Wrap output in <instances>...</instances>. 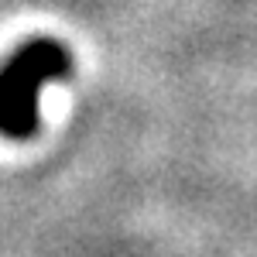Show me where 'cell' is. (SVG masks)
<instances>
[{"mask_svg": "<svg viewBox=\"0 0 257 257\" xmlns=\"http://www.w3.org/2000/svg\"><path fill=\"white\" fill-rule=\"evenodd\" d=\"M72 69L69 52L52 38H35L0 69V131L28 138L35 127V93L45 79Z\"/></svg>", "mask_w": 257, "mask_h": 257, "instance_id": "cell-1", "label": "cell"}]
</instances>
